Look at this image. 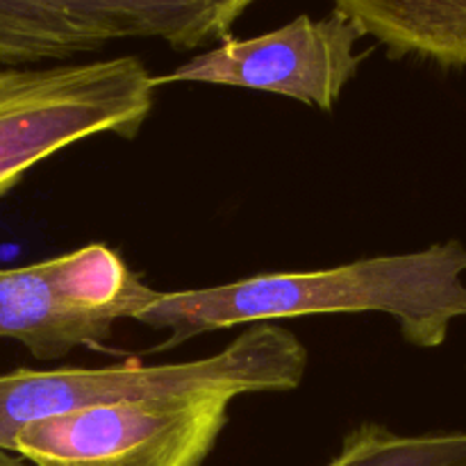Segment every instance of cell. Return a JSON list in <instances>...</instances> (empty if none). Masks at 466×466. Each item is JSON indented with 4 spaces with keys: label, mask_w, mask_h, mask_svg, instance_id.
Returning <instances> with one entry per match:
<instances>
[{
    "label": "cell",
    "mask_w": 466,
    "mask_h": 466,
    "mask_svg": "<svg viewBox=\"0 0 466 466\" xmlns=\"http://www.w3.org/2000/svg\"><path fill=\"white\" fill-rule=\"evenodd\" d=\"M466 246L458 239L423 250L376 255L317 271H268L200 289L159 291L135 317L164 330L167 353L208 332L280 323L317 314H387L417 349H440L455 319L466 317Z\"/></svg>",
    "instance_id": "6da1fadb"
},
{
    "label": "cell",
    "mask_w": 466,
    "mask_h": 466,
    "mask_svg": "<svg viewBox=\"0 0 466 466\" xmlns=\"http://www.w3.org/2000/svg\"><path fill=\"white\" fill-rule=\"evenodd\" d=\"M155 91L135 55L0 66V198L68 146L98 135L135 139L153 112Z\"/></svg>",
    "instance_id": "7a4b0ae2"
},
{
    "label": "cell",
    "mask_w": 466,
    "mask_h": 466,
    "mask_svg": "<svg viewBox=\"0 0 466 466\" xmlns=\"http://www.w3.org/2000/svg\"><path fill=\"white\" fill-rule=\"evenodd\" d=\"M157 294L107 244L0 268V339L18 341L39 362L103 349L114 326L135 321Z\"/></svg>",
    "instance_id": "3957f363"
},
{
    "label": "cell",
    "mask_w": 466,
    "mask_h": 466,
    "mask_svg": "<svg viewBox=\"0 0 466 466\" xmlns=\"http://www.w3.org/2000/svg\"><path fill=\"white\" fill-rule=\"evenodd\" d=\"M235 399L198 390L76 410L23 428L16 453L32 466H203Z\"/></svg>",
    "instance_id": "277c9868"
},
{
    "label": "cell",
    "mask_w": 466,
    "mask_h": 466,
    "mask_svg": "<svg viewBox=\"0 0 466 466\" xmlns=\"http://www.w3.org/2000/svg\"><path fill=\"white\" fill-rule=\"evenodd\" d=\"M259 0H0V66H50L118 41L198 50L232 36Z\"/></svg>",
    "instance_id": "5b68a950"
},
{
    "label": "cell",
    "mask_w": 466,
    "mask_h": 466,
    "mask_svg": "<svg viewBox=\"0 0 466 466\" xmlns=\"http://www.w3.org/2000/svg\"><path fill=\"white\" fill-rule=\"evenodd\" d=\"M362 32L344 14H300L264 35L237 39L194 55L173 71L153 76L155 89L167 85H214L253 89L299 100L308 107L332 112L367 55L358 53Z\"/></svg>",
    "instance_id": "8992f818"
},
{
    "label": "cell",
    "mask_w": 466,
    "mask_h": 466,
    "mask_svg": "<svg viewBox=\"0 0 466 466\" xmlns=\"http://www.w3.org/2000/svg\"><path fill=\"white\" fill-rule=\"evenodd\" d=\"M394 59L466 71V0H330Z\"/></svg>",
    "instance_id": "52a82bcc"
},
{
    "label": "cell",
    "mask_w": 466,
    "mask_h": 466,
    "mask_svg": "<svg viewBox=\"0 0 466 466\" xmlns=\"http://www.w3.org/2000/svg\"><path fill=\"white\" fill-rule=\"evenodd\" d=\"M326 466H466V432L403 435L364 421L346 432Z\"/></svg>",
    "instance_id": "ba28073f"
},
{
    "label": "cell",
    "mask_w": 466,
    "mask_h": 466,
    "mask_svg": "<svg viewBox=\"0 0 466 466\" xmlns=\"http://www.w3.org/2000/svg\"><path fill=\"white\" fill-rule=\"evenodd\" d=\"M0 466H32L27 460H23L18 453L0 449Z\"/></svg>",
    "instance_id": "9c48e42d"
}]
</instances>
